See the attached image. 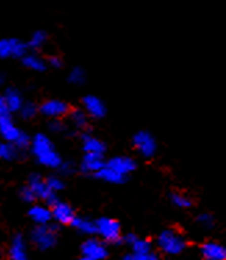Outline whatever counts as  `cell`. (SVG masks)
<instances>
[{
    "instance_id": "6",
    "label": "cell",
    "mask_w": 226,
    "mask_h": 260,
    "mask_svg": "<svg viewBox=\"0 0 226 260\" xmlns=\"http://www.w3.org/2000/svg\"><path fill=\"white\" fill-rule=\"evenodd\" d=\"M28 185L31 186L32 191L35 192V195H36L37 199L46 202L48 205H50V206L57 202L56 193L49 188L48 184H46V180H43L41 174H36V173H35V174L29 175V178H28Z\"/></svg>"
},
{
    "instance_id": "16",
    "label": "cell",
    "mask_w": 226,
    "mask_h": 260,
    "mask_svg": "<svg viewBox=\"0 0 226 260\" xmlns=\"http://www.w3.org/2000/svg\"><path fill=\"white\" fill-rule=\"evenodd\" d=\"M81 170L84 173H92L97 174L99 171L105 166V161L103 159V154L95 153H85V156L81 160Z\"/></svg>"
},
{
    "instance_id": "35",
    "label": "cell",
    "mask_w": 226,
    "mask_h": 260,
    "mask_svg": "<svg viewBox=\"0 0 226 260\" xmlns=\"http://www.w3.org/2000/svg\"><path fill=\"white\" fill-rule=\"evenodd\" d=\"M75 163L74 161H63L61 166L58 167V170L61 171V174L64 175H71L75 171Z\"/></svg>"
},
{
    "instance_id": "18",
    "label": "cell",
    "mask_w": 226,
    "mask_h": 260,
    "mask_svg": "<svg viewBox=\"0 0 226 260\" xmlns=\"http://www.w3.org/2000/svg\"><path fill=\"white\" fill-rule=\"evenodd\" d=\"M29 217L36 225H45V224H50L53 220L52 209H49L45 205H33L29 209Z\"/></svg>"
},
{
    "instance_id": "20",
    "label": "cell",
    "mask_w": 226,
    "mask_h": 260,
    "mask_svg": "<svg viewBox=\"0 0 226 260\" xmlns=\"http://www.w3.org/2000/svg\"><path fill=\"white\" fill-rule=\"evenodd\" d=\"M22 64H24L28 70L36 71V73L45 71L46 67H48V61L43 60V58L36 53H26L25 56L22 57Z\"/></svg>"
},
{
    "instance_id": "42",
    "label": "cell",
    "mask_w": 226,
    "mask_h": 260,
    "mask_svg": "<svg viewBox=\"0 0 226 260\" xmlns=\"http://www.w3.org/2000/svg\"><path fill=\"white\" fill-rule=\"evenodd\" d=\"M78 260H93V259H89V257H86V256H82V257H81V259H78Z\"/></svg>"
},
{
    "instance_id": "5",
    "label": "cell",
    "mask_w": 226,
    "mask_h": 260,
    "mask_svg": "<svg viewBox=\"0 0 226 260\" xmlns=\"http://www.w3.org/2000/svg\"><path fill=\"white\" fill-rule=\"evenodd\" d=\"M28 50V45L17 38H2L0 39V58L24 57Z\"/></svg>"
},
{
    "instance_id": "24",
    "label": "cell",
    "mask_w": 226,
    "mask_h": 260,
    "mask_svg": "<svg viewBox=\"0 0 226 260\" xmlns=\"http://www.w3.org/2000/svg\"><path fill=\"white\" fill-rule=\"evenodd\" d=\"M48 34L42 29H39V31H35L29 38V41H28V48L33 49V50H39V49H42L46 42H48Z\"/></svg>"
},
{
    "instance_id": "12",
    "label": "cell",
    "mask_w": 226,
    "mask_h": 260,
    "mask_svg": "<svg viewBox=\"0 0 226 260\" xmlns=\"http://www.w3.org/2000/svg\"><path fill=\"white\" fill-rule=\"evenodd\" d=\"M21 134L22 131L13 122L10 114L0 117V137L3 138V141L16 144Z\"/></svg>"
},
{
    "instance_id": "32",
    "label": "cell",
    "mask_w": 226,
    "mask_h": 260,
    "mask_svg": "<svg viewBox=\"0 0 226 260\" xmlns=\"http://www.w3.org/2000/svg\"><path fill=\"white\" fill-rule=\"evenodd\" d=\"M20 197H21V199L24 201V202H28V203L33 202L35 199H37L36 195H35V192L32 191L31 186L29 185L22 186L21 191H20Z\"/></svg>"
},
{
    "instance_id": "22",
    "label": "cell",
    "mask_w": 226,
    "mask_h": 260,
    "mask_svg": "<svg viewBox=\"0 0 226 260\" xmlns=\"http://www.w3.org/2000/svg\"><path fill=\"white\" fill-rule=\"evenodd\" d=\"M96 177L100 178L101 181L108 182V184H122V182L126 180V177L121 175L120 173H117L116 170H112V169L108 167L107 165L96 174Z\"/></svg>"
},
{
    "instance_id": "11",
    "label": "cell",
    "mask_w": 226,
    "mask_h": 260,
    "mask_svg": "<svg viewBox=\"0 0 226 260\" xmlns=\"http://www.w3.org/2000/svg\"><path fill=\"white\" fill-rule=\"evenodd\" d=\"M9 259L10 260H29L28 242L21 234L13 237L9 246Z\"/></svg>"
},
{
    "instance_id": "4",
    "label": "cell",
    "mask_w": 226,
    "mask_h": 260,
    "mask_svg": "<svg viewBox=\"0 0 226 260\" xmlns=\"http://www.w3.org/2000/svg\"><path fill=\"white\" fill-rule=\"evenodd\" d=\"M96 227H97V235L105 242L116 244L122 241L121 225L116 218L100 217L99 220H96Z\"/></svg>"
},
{
    "instance_id": "10",
    "label": "cell",
    "mask_w": 226,
    "mask_h": 260,
    "mask_svg": "<svg viewBox=\"0 0 226 260\" xmlns=\"http://www.w3.org/2000/svg\"><path fill=\"white\" fill-rule=\"evenodd\" d=\"M52 209L53 220L58 224H63V225H71L74 218L77 217L74 213V209L71 207V205L65 202H61V201H57L50 206Z\"/></svg>"
},
{
    "instance_id": "3",
    "label": "cell",
    "mask_w": 226,
    "mask_h": 260,
    "mask_svg": "<svg viewBox=\"0 0 226 260\" xmlns=\"http://www.w3.org/2000/svg\"><path fill=\"white\" fill-rule=\"evenodd\" d=\"M32 245L39 250H49L54 248L57 244V230L52 224H45V225H36L31 231Z\"/></svg>"
},
{
    "instance_id": "40",
    "label": "cell",
    "mask_w": 226,
    "mask_h": 260,
    "mask_svg": "<svg viewBox=\"0 0 226 260\" xmlns=\"http://www.w3.org/2000/svg\"><path fill=\"white\" fill-rule=\"evenodd\" d=\"M121 260H137V259H136V256L132 253V255H125Z\"/></svg>"
},
{
    "instance_id": "33",
    "label": "cell",
    "mask_w": 226,
    "mask_h": 260,
    "mask_svg": "<svg viewBox=\"0 0 226 260\" xmlns=\"http://www.w3.org/2000/svg\"><path fill=\"white\" fill-rule=\"evenodd\" d=\"M31 142H32V138L28 135L26 133H24L22 131V134L20 135V138L17 139V142L14 145H16L17 148L20 149V150H24V149H26L28 146H31Z\"/></svg>"
},
{
    "instance_id": "34",
    "label": "cell",
    "mask_w": 226,
    "mask_h": 260,
    "mask_svg": "<svg viewBox=\"0 0 226 260\" xmlns=\"http://www.w3.org/2000/svg\"><path fill=\"white\" fill-rule=\"evenodd\" d=\"M49 129L54 134H60L65 131V125L60 118H54V120H50V122H49Z\"/></svg>"
},
{
    "instance_id": "39",
    "label": "cell",
    "mask_w": 226,
    "mask_h": 260,
    "mask_svg": "<svg viewBox=\"0 0 226 260\" xmlns=\"http://www.w3.org/2000/svg\"><path fill=\"white\" fill-rule=\"evenodd\" d=\"M137 238V235L136 234H133V233H128L125 235V237H124V241H125V244H128L129 245V246H131L132 244H133V242H135V239Z\"/></svg>"
},
{
    "instance_id": "36",
    "label": "cell",
    "mask_w": 226,
    "mask_h": 260,
    "mask_svg": "<svg viewBox=\"0 0 226 260\" xmlns=\"http://www.w3.org/2000/svg\"><path fill=\"white\" fill-rule=\"evenodd\" d=\"M137 260H158V255L156 253V250L152 249L148 252H144V253H140V255H135Z\"/></svg>"
},
{
    "instance_id": "25",
    "label": "cell",
    "mask_w": 226,
    "mask_h": 260,
    "mask_svg": "<svg viewBox=\"0 0 226 260\" xmlns=\"http://www.w3.org/2000/svg\"><path fill=\"white\" fill-rule=\"evenodd\" d=\"M88 113L85 110H79V109H75L72 112L69 113V120L72 122V125H75L77 128H85L88 125Z\"/></svg>"
},
{
    "instance_id": "30",
    "label": "cell",
    "mask_w": 226,
    "mask_h": 260,
    "mask_svg": "<svg viewBox=\"0 0 226 260\" xmlns=\"http://www.w3.org/2000/svg\"><path fill=\"white\" fill-rule=\"evenodd\" d=\"M46 184L54 193H57L58 191H61L64 188V181L58 175H49L46 178Z\"/></svg>"
},
{
    "instance_id": "17",
    "label": "cell",
    "mask_w": 226,
    "mask_h": 260,
    "mask_svg": "<svg viewBox=\"0 0 226 260\" xmlns=\"http://www.w3.org/2000/svg\"><path fill=\"white\" fill-rule=\"evenodd\" d=\"M3 99H5V103L9 112L10 113H20L22 105H24V98H22V93L20 90L14 88V86H10L5 90L3 93Z\"/></svg>"
},
{
    "instance_id": "14",
    "label": "cell",
    "mask_w": 226,
    "mask_h": 260,
    "mask_svg": "<svg viewBox=\"0 0 226 260\" xmlns=\"http://www.w3.org/2000/svg\"><path fill=\"white\" fill-rule=\"evenodd\" d=\"M105 165L111 167L112 170H116L117 173H120L124 177L133 173L136 170V161L129 157V156H116V157H111L108 161H105Z\"/></svg>"
},
{
    "instance_id": "23",
    "label": "cell",
    "mask_w": 226,
    "mask_h": 260,
    "mask_svg": "<svg viewBox=\"0 0 226 260\" xmlns=\"http://www.w3.org/2000/svg\"><path fill=\"white\" fill-rule=\"evenodd\" d=\"M18 154H20V149L17 148L16 145L0 141V160L11 161V160H16Z\"/></svg>"
},
{
    "instance_id": "27",
    "label": "cell",
    "mask_w": 226,
    "mask_h": 260,
    "mask_svg": "<svg viewBox=\"0 0 226 260\" xmlns=\"http://www.w3.org/2000/svg\"><path fill=\"white\" fill-rule=\"evenodd\" d=\"M131 248L133 255H140V253H144V252H148V250L153 249L152 242L147 241V239L140 238V237H137L135 239V242L131 245Z\"/></svg>"
},
{
    "instance_id": "21",
    "label": "cell",
    "mask_w": 226,
    "mask_h": 260,
    "mask_svg": "<svg viewBox=\"0 0 226 260\" xmlns=\"http://www.w3.org/2000/svg\"><path fill=\"white\" fill-rule=\"evenodd\" d=\"M71 225L77 231H79L81 234H85V235H95V234H97L96 221L88 217H75Z\"/></svg>"
},
{
    "instance_id": "38",
    "label": "cell",
    "mask_w": 226,
    "mask_h": 260,
    "mask_svg": "<svg viewBox=\"0 0 226 260\" xmlns=\"http://www.w3.org/2000/svg\"><path fill=\"white\" fill-rule=\"evenodd\" d=\"M7 114H10V112H9V109H7V106H6L3 96H0V117L7 116Z\"/></svg>"
},
{
    "instance_id": "26",
    "label": "cell",
    "mask_w": 226,
    "mask_h": 260,
    "mask_svg": "<svg viewBox=\"0 0 226 260\" xmlns=\"http://www.w3.org/2000/svg\"><path fill=\"white\" fill-rule=\"evenodd\" d=\"M171 202H172L174 206L179 207V209H189L193 205L192 199L186 193H182V192H174L171 195Z\"/></svg>"
},
{
    "instance_id": "2",
    "label": "cell",
    "mask_w": 226,
    "mask_h": 260,
    "mask_svg": "<svg viewBox=\"0 0 226 260\" xmlns=\"http://www.w3.org/2000/svg\"><path fill=\"white\" fill-rule=\"evenodd\" d=\"M158 248L168 256H178L183 253L187 242L183 238L182 234H179L175 230H164L157 237Z\"/></svg>"
},
{
    "instance_id": "15",
    "label": "cell",
    "mask_w": 226,
    "mask_h": 260,
    "mask_svg": "<svg viewBox=\"0 0 226 260\" xmlns=\"http://www.w3.org/2000/svg\"><path fill=\"white\" fill-rule=\"evenodd\" d=\"M201 257L204 260H226V248L215 241H208L200 246Z\"/></svg>"
},
{
    "instance_id": "9",
    "label": "cell",
    "mask_w": 226,
    "mask_h": 260,
    "mask_svg": "<svg viewBox=\"0 0 226 260\" xmlns=\"http://www.w3.org/2000/svg\"><path fill=\"white\" fill-rule=\"evenodd\" d=\"M82 256H86L93 260H104L108 256V250L104 242L97 238H88L81 246Z\"/></svg>"
},
{
    "instance_id": "28",
    "label": "cell",
    "mask_w": 226,
    "mask_h": 260,
    "mask_svg": "<svg viewBox=\"0 0 226 260\" xmlns=\"http://www.w3.org/2000/svg\"><path fill=\"white\" fill-rule=\"evenodd\" d=\"M37 112H39V107H37L36 103L28 101V102H24L21 110H20V114H21L22 118H25V120H31V118H33V117L36 116Z\"/></svg>"
},
{
    "instance_id": "19",
    "label": "cell",
    "mask_w": 226,
    "mask_h": 260,
    "mask_svg": "<svg viewBox=\"0 0 226 260\" xmlns=\"http://www.w3.org/2000/svg\"><path fill=\"white\" fill-rule=\"evenodd\" d=\"M82 148L85 153H95V154H104L105 144L100 138H97L92 134H84L82 135Z\"/></svg>"
},
{
    "instance_id": "13",
    "label": "cell",
    "mask_w": 226,
    "mask_h": 260,
    "mask_svg": "<svg viewBox=\"0 0 226 260\" xmlns=\"http://www.w3.org/2000/svg\"><path fill=\"white\" fill-rule=\"evenodd\" d=\"M82 105H84V110L88 113V116L95 118V120H100L107 113L104 103L101 102L100 98H97L95 95L85 96Z\"/></svg>"
},
{
    "instance_id": "41",
    "label": "cell",
    "mask_w": 226,
    "mask_h": 260,
    "mask_svg": "<svg viewBox=\"0 0 226 260\" xmlns=\"http://www.w3.org/2000/svg\"><path fill=\"white\" fill-rule=\"evenodd\" d=\"M5 82H6V77H5V74H2V73H0V86H2V85H5Z\"/></svg>"
},
{
    "instance_id": "29",
    "label": "cell",
    "mask_w": 226,
    "mask_h": 260,
    "mask_svg": "<svg viewBox=\"0 0 226 260\" xmlns=\"http://www.w3.org/2000/svg\"><path fill=\"white\" fill-rule=\"evenodd\" d=\"M86 80V74H85V70L81 67H75L71 70V73L68 75V82L72 85H82Z\"/></svg>"
},
{
    "instance_id": "31",
    "label": "cell",
    "mask_w": 226,
    "mask_h": 260,
    "mask_svg": "<svg viewBox=\"0 0 226 260\" xmlns=\"http://www.w3.org/2000/svg\"><path fill=\"white\" fill-rule=\"evenodd\" d=\"M197 223L200 224L201 227H204V229H212L214 224H215V220H214V217L211 216L210 213H201L197 217Z\"/></svg>"
},
{
    "instance_id": "1",
    "label": "cell",
    "mask_w": 226,
    "mask_h": 260,
    "mask_svg": "<svg viewBox=\"0 0 226 260\" xmlns=\"http://www.w3.org/2000/svg\"><path fill=\"white\" fill-rule=\"evenodd\" d=\"M31 152L37 163L48 169H58L63 163V159L57 152V149L54 148L50 138L45 134H36L32 138Z\"/></svg>"
},
{
    "instance_id": "7",
    "label": "cell",
    "mask_w": 226,
    "mask_h": 260,
    "mask_svg": "<svg viewBox=\"0 0 226 260\" xmlns=\"http://www.w3.org/2000/svg\"><path fill=\"white\" fill-rule=\"evenodd\" d=\"M133 148L136 149L143 157H152L157 152V142L152 134L147 131H139L132 139Z\"/></svg>"
},
{
    "instance_id": "37",
    "label": "cell",
    "mask_w": 226,
    "mask_h": 260,
    "mask_svg": "<svg viewBox=\"0 0 226 260\" xmlns=\"http://www.w3.org/2000/svg\"><path fill=\"white\" fill-rule=\"evenodd\" d=\"M48 64L53 69H60L61 66H63V60L61 57H58V56H50L48 58Z\"/></svg>"
},
{
    "instance_id": "8",
    "label": "cell",
    "mask_w": 226,
    "mask_h": 260,
    "mask_svg": "<svg viewBox=\"0 0 226 260\" xmlns=\"http://www.w3.org/2000/svg\"><path fill=\"white\" fill-rule=\"evenodd\" d=\"M39 112L42 113L43 116L48 117V118H63L65 114L69 113V106L68 103H65L64 101L60 99H48L45 101L39 106Z\"/></svg>"
}]
</instances>
